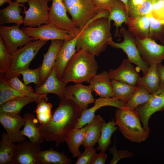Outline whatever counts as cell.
Segmentation results:
<instances>
[{
	"label": "cell",
	"mask_w": 164,
	"mask_h": 164,
	"mask_svg": "<svg viewBox=\"0 0 164 164\" xmlns=\"http://www.w3.org/2000/svg\"><path fill=\"white\" fill-rule=\"evenodd\" d=\"M83 110L80 109L70 99L64 97L60 99L58 107L52 113L47 123L36 126L47 141H54L57 147L65 142L69 132L76 128Z\"/></svg>",
	"instance_id": "cell-1"
},
{
	"label": "cell",
	"mask_w": 164,
	"mask_h": 164,
	"mask_svg": "<svg viewBox=\"0 0 164 164\" xmlns=\"http://www.w3.org/2000/svg\"><path fill=\"white\" fill-rule=\"evenodd\" d=\"M109 12H98L82 29H79L76 43L77 51L84 50L94 56H99L106 49L112 40Z\"/></svg>",
	"instance_id": "cell-2"
},
{
	"label": "cell",
	"mask_w": 164,
	"mask_h": 164,
	"mask_svg": "<svg viewBox=\"0 0 164 164\" xmlns=\"http://www.w3.org/2000/svg\"><path fill=\"white\" fill-rule=\"evenodd\" d=\"M98 68L94 56L81 50L77 51L69 61L61 80L66 84L71 82L90 83L96 74Z\"/></svg>",
	"instance_id": "cell-3"
},
{
	"label": "cell",
	"mask_w": 164,
	"mask_h": 164,
	"mask_svg": "<svg viewBox=\"0 0 164 164\" xmlns=\"http://www.w3.org/2000/svg\"><path fill=\"white\" fill-rule=\"evenodd\" d=\"M116 122L123 135L130 141L140 143L149 134L142 127L139 116L135 110L123 107L115 112Z\"/></svg>",
	"instance_id": "cell-4"
},
{
	"label": "cell",
	"mask_w": 164,
	"mask_h": 164,
	"mask_svg": "<svg viewBox=\"0 0 164 164\" xmlns=\"http://www.w3.org/2000/svg\"><path fill=\"white\" fill-rule=\"evenodd\" d=\"M47 41L40 39L31 41L12 54V65L3 75L4 78L6 80L15 76L19 77L18 73L29 68L30 63L39 50Z\"/></svg>",
	"instance_id": "cell-5"
},
{
	"label": "cell",
	"mask_w": 164,
	"mask_h": 164,
	"mask_svg": "<svg viewBox=\"0 0 164 164\" xmlns=\"http://www.w3.org/2000/svg\"><path fill=\"white\" fill-rule=\"evenodd\" d=\"M67 12L78 29H83L98 12L91 0H62Z\"/></svg>",
	"instance_id": "cell-6"
},
{
	"label": "cell",
	"mask_w": 164,
	"mask_h": 164,
	"mask_svg": "<svg viewBox=\"0 0 164 164\" xmlns=\"http://www.w3.org/2000/svg\"><path fill=\"white\" fill-rule=\"evenodd\" d=\"M120 33L124 37L123 40L120 43H116L111 40L109 45L113 48L121 49L131 63L136 65L142 71L143 75L148 71L149 66L142 58L135 40L134 36L124 27H121Z\"/></svg>",
	"instance_id": "cell-7"
},
{
	"label": "cell",
	"mask_w": 164,
	"mask_h": 164,
	"mask_svg": "<svg viewBox=\"0 0 164 164\" xmlns=\"http://www.w3.org/2000/svg\"><path fill=\"white\" fill-rule=\"evenodd\" d=\"M67 12L62 0H52L49 11V23L67 31L74 38L78 35L79 29L68 17Z\"/></svg>",
	"instance_id": "cell-8"
},
{
	"label": "cell",
	"mask_w": 164,
	"mask_h": 164,
	"mask_svg": "<svg viewBox=\"0 0 164 164\" xmlns=\"http://www.w3.org/2000/svg\"><path fill=\"white\" fill-rule=\"evenodd\" d=\"M51 0H31L28 2L29 8H23V13L24 26L31 27L39 26L49 23L48 13L49 8L48 2Z\"/></svg>",
	"instance_id": "cell-9"
},
{
	"label": "cell",
	"mask_w": 164,
	"mask_h": 164,
	"mask_svg": "<svg viewBox=\"0 0 164 164\" xmlns=\"http://www.w3.org/2000/svg\"><path fill=\"white\" fill-rule=\"evenodd\" d=\"M20 25L12 26H1L0 34L8 51L12 54L18 49L31 41H35L32 37L27 36L19 28Z\"/></svg>",
	"instance_id": "cell-10"
},
{
	"label": "cell",
	"mask_w": 164,
	"mask_h": 164,
	"mask_svg": "<svg viewBox=\"0 0 164 164\" xmlns=\"http://www.w3.org/2000/svg\"><path fill=\"white\" fill-rule=\"evenodd\" d=\"M21 29L26 35L33 38L35 40L59 39L64 41L70 40L74 38L67 31L49 23L37 27L26 26Z\"/></svg>",
	"instance_id": "cell-11"
},
{
	"label": "cell",
	"mask_w": 164,
	"mask_h": 164,
	"mask_svg": "<svg viewBox=\"0 0 164 164\" xmlns=\"http://www.w3.org/2000/svg\"><path fill=\"white\" fill-rule=\"evenodd\" d=\"M135 38L142 58L149 66L161 63L164 60V46L158 44L149 38Z\"/></svg>",
	"instance_id": "cell-12"
},
{
	"label": "cell",
	"mask_w": 164,
	"mask_h": 164,
	"mask_svg": "<svg viewBox=\"0 0 164 164\" xmlns=\"http://www.w3.org/2000/svg\"><path fill=\"white\" fill-rule=\"evenodd\" d=\"M164 110V87L161 86L160 90L152 94L149 101L135 110L139 116L143 127L148 134H149L150 131L148 126L149 118L155 113Z\"/></svg>",
	"instance_id": "cell-13"
},
{
	"label": "cell",
	"mask_w": 164,
	"mask_h": 164,
	"mask_svg": "<svg viewBox=\"0 0 164 164\" xmlns=\"http://www.w3.org/2000/svg\"><path fill=\"white\" fill-rule=\"evenodd\" d=\"M40 145L24 140L16 145L13 164H41L38 156Z\"/></svg>",
	"instance_id": "cell-14"
},
{
	"label": "cell",
	"mask_w": 164,
	"mask_h": 164,
	"mask_svg": "<svg viewBox=\"0 0 164 164\" xmlns=\"http://www.w3.org/2000/svg\"><path fill=\"white\" fill-rule=\"evenodd\" d=\"M92 92L89 86L78 83L66 87L64 95L72 100L80 109L84 110L87 108L89 104L95 102Z\"/></svg>",
	"instance_id": "cell-15"
},
{
	"label": "cell",
	"mask_w": 164,
	"mask_h": 164,
	"mask_svg": "<svg viewBox=\"0 0 164 164\" xmlns=\"http://www.w3.org/2000/svg\"><path fill=\"white\" fill-rule=\"evenodd\" d=\"M26 119L20 114L0 113V123L13 142L20 143L25 140L20 133V129L24 126Z\"/></svg>",
	"instance_id": "cell-16"
},
{
	"label": "cell",
	"mask_w": 164,
	"mask_h": 164,
	"mask_svg": "<svg viewBox=\"0 0 164 164\" xmlns=\"http://www.w3.org/2000/svg\"><path fill=\"white\" fill-rule=\"evenodd\" d=\"M77 36L71 40L63 41L58 50L54 67L60 80H61L68 63L77 52L76 43Z\"/></svg>",
	"instance_id": "cell-17"
},
{
	"label": "cell",
	"mask_w": 164,
	"mask_h": 164,
	"mask_svg": "<svg viewBox=\"0 0 164 164\" xmlns=\"http://www.w3.org/2000/svg\"><path fill=\"white\" fill-rule=\"evenodd\" d=\"M126 103L114 97H100L95 99L94 105L93 107L83 111L76 128H81L87 124L94 118L96 111L101 107L105 106H111L121 109L125 106Z\"/></svg>",
	"instance_id": "cell-18"
},
{
	"label": "cell",
	"mask_w": 164,
	"mask_h": 164,
	"mask_svg": "<svg viewBox=\"0 0 164 164\" xmlns=\"http://www.w3.org/2000/svg\"><path fill=\"white\" fill-rule=\"evenodd\" d=\"M108 73L111 80H115L134 85H138L141 77L128 59H124L117 68L110 69Z\"/></svg>",
	"instance_id": "cell-19"
},
{
	"label": "cell",
	"mask_w": 164,
	"mask_h": 164,
	"mask_svg": "<svg viewBox=\"0 0 164 164\" xmlns=\"http://www.w3.org/2000/svg\"><path fill=\"white\" fill-rule=\"evenodd\" d=\"M66 84L58 78L53 66L46 81L40 86L35 87V92L39 95L53 93L56 95L60 99L64 97V92Z\"/></svg>",
	"instance_id": "cell-20"
},
{
	"label": "cell",
	"mask_w": 164,
	"mask_h": 164,
	"mask_svg": "<svg viewBox=\"0 0 164 164\" xmlns=\"http://www.w3.org/2000/svg\"><path fill=\"white\" fill-rule=\"evenodd\" d=\"M63 40L59 39L51 40L46 53L43 54V58L41 65L39 78L43 84L50 74L55 62L60 48Z\"/></svg>",
	"instance_id": "cell-21"
},
{
	"label": "cell",
	"mask_w": 164,
	"mask_h": 164,
	"mask_svg": "<svg viewBox=\"0 0 164 164\" xmlns=\"http://www.w3.org/2000/svg\"><path fill=\"white\" fill-rule=\"evenodd\" d=\"M105 123L99 115H95L87 124L82 144L85 149L94 148L100 137L102 126Z\"/></svg>",
	"instance_id": "cell-22"
},
{
	"label": "cell",
	"mask_w": 164,
	"mask_h": 164,
	"mask_svg": "<svg viewBox=\"0 0 164 164\" xmlns=\"http://www.w3.org/2000/svg\"><path fill=\"white\" fill-rule=\"evenodd\" d=\"M88 86L92 91H94L100 97H114L111 81L106 71L95 75Z\"/></svg>",
	"instance_id": "cell-23"
},
{
	"label": "cell",
	"mask_w": 164,
	"mask_h": 164,
	"mask_svg": "<svg viewBox=\"0 0 164 164\" xmlns=\"http://www.w3.org/2000/svg\"><path fill=\"white\" fill-rule=\"evenodd\" d=\"M128 30L135 37L143 39L149 37L150 20L148 14L134 17L128 16L125 23Z\"/></svg>",
	"instance_id": "cell-24"
},
{
	"label": "cell",
	"mask_w": 164,
	"mask_h": 164,
	"mask_svg": "<svg viewBox=\"0 0 164 164\" xmlns=\"http://www.w3.org/2000/svg\"><path fill=\"white\" fill-rule=\"evenodd\" d=\"M6 7L0 10V24L1 25L10 23H15L20 25L23 24L24 19L20 14L22 9L26 7L23 4L16 1L9 3Z\"/></svg>",
	"instance_id": "cell-25"
},
{
	"label": "cell",
	"mask_w": 164,
	"mask_h": 164,
	"mask_svg": "<svg viewBox=\"0 0 164 164\" xmlns=\"http://www.w3.org/2000/svg\"><path fill=\"white\" fill-rule=\"evenodd\" d=\"M23 118L26 122L23 129L20 131L21 134L28 137L30 142L40 145L44 138L36 126L39 122L37 119L33 114L28 113L24 115Z\"/></svg>",
	"instance_id": "cell-26"
},
{
	"label": "cell",
	"mask_w": 164,
	"mask_h": 164,
	"mask_svg": "<svg viewBox=\"0 0 164 164\" xmlns=\"http://www.w3.org/2000/svg\"><path fill=\"white\" fill-rule=\"evenodd\" d=\"M109 12V21L111 23V20H113V25L116 27L114 36L115 37L119 36L120 33L118 28L119 27H121V25L123 22H126L128 17L126 7L120 0H114Z\"/></svg>",
	"instance_id": "cell-27"
},
{
	"label": "cell",
	"mask_w": 164,
	"mask_h": 164,
	"mask_svg": "<svg viewBox=\"0 0 164 164\" xmlns=\"http://www.w3.org/2000/svg\"><path fill=\"white\" fill-rule=\"evenodd\" d=\"M156 65L150 64L147 73L140 77L138 83V85L143 87L152 94L159 91L161 87Z\"/></svg>",
	"instance_id": "cell-28"
},
{
	"label": "cell",
	"mask_w": 164,
	"mask_h": 164,
	"mask_svg": "<svg viewBox=\"0 0 164 164\" xmlns=\"http://www.w3.org/2000/svg\"><path fill=\"white\" fill-rule=\"evenodd\" d=\"M86 127V125L80 128H74L69 132L66 137L65 141L73 158L81 154L79 148L82 144Z\"/></svg>",
	"instance_id": "cell-29"
},
{
	"label": "cell",
	"mask_w": 164,
	"mask_h": 164,
	"mask_svg": "<svg viewBox=\"0 0 164 164\" xmlns=\"http://www.w3.org/2000/svg\"><path fill=\"white\" fill-rule=\"evenodd\" d=\"M16 147L7 133L3 132L0 141V164H13Z\"/></svg>",
	"instance_id": "cell-30"
},
{
	"label": "cell",
	"mask_w": 164,
	"mask_h": 164,
	"mask_svg": "<svg viewBox=\"0 0 164 164\" xmlns=\"http://www.w3.org/2000/svg\"><path fill=\"white\" fill-rule=\"evenodd\" d=\"M38 156L41 164H69L72 160L68 158L63 152H59L52 148L40 151Z\"/></svg>",
	"instance_id": "cell-31"
},
{
	"label": "cell",
	"mask_w": 164,
	"mask_h": 164,
	"mask_svg": "<svg viewBox=\"0 0 164 164\" xmlns=\"http://www.w3.org/2000/svg\"><path fill=\"white\" fill-rule=\"evenodd\" d=\"M114 97L127 103L137 90L138 85H132L115 80H111Z\"/></svg>",
	"instance_id": "cell-32"
},
{
	"label": "cell",
	"mask_w": 164,
	"mask_h": 164,
	"mask_svg": "<svg viewBox=\"0 0 164 164\" xmlns=\"http://www.w3.org/2000/svg\"><path fill=\"white\" fill-rule=\"evenodd\" d=\"M35 102L27 96L16 97L0 105V113L20 114L21 109L28 104Z\"/></svg>",
	"instance_id": "cell-33"
},
{
	"label": "cell",
	"mask_w": 164,
	"mask_h": 164,
	"mask_svg": "<svg viewBox=\"0 0 164 164\" xmlns=\"http://www.w3.org/2000/svg\"><path fill=\"white\" fill-rule=\"evenodd\" d=\"M18 77V76H15L5 80L11 87L33 99L37 104L43 99L47 97V94L42 95L36 94L30 85H25L19 80Z\"/></svg>",
	"instance_id": "cell-34"
},
{
	"label": "cell",
	"mask_w": 164,
	"mask_h": 164,
	"mask_svg": "<svg viewBox=\"0 0 164 164\" xmlns=\"http://www.w3.org/2000/svg\"><path fill=\"white\" fill-rule=\"evenodd\" d=\"M116 123L114 119L103 125L101 135L97 141L98 145L97 149L100 150L101 152H105L111 142V138L112 134L117 129L118 127L116 126Z\"/></svg>",
	"instance_id": "cell-35"
},
{
	"label": "cell",
	"mask_w": 164,
	"mask_h": 164,
	"mask_svg": "<svg viewBox=\"0 0 164 164\" xmlns=\"http://www.w3.org/2000/svg\"><path fill=\"white\" fill-rule=\"evenodd\" d=\"M152 94L142 86L138 85V88L133 96L127 102L125 107L135 110L140 106L149 101Z\"/></svg>",
	"instance_id": "cell-36"
},
{
	"label": "cell",
	"mask_w": 164,
	"mask_h": 164,
	"mask_svg": "<svg viewBox=\"0 0 164 164\" xmlns=\"http://www.w3.org/2000/svg\"><path fill=\"white\" fill-rule=\"evenodd\" d=\"M48 98L42 100L38 103L35 111L36 114V118L39 124L45 125L51 119L52 114L51 110L52 105L47 101Z\"/></svg>",
	"instance_id": "cell-37"
},
{
	"label": "cell",
	"mask_w": 164,
	"mask_h": 164,
	"mask_svg": "<svg viewBox=\"0 0 164 164\" xmlns=\"http://www.w3.org/2000/svg\"><path fill=\"white\" fill-rule=\"evenodd\" d=\"M150 20L149 37L155 41L159 40L161 44L164 43V24L155 19L151 13L148 14Z\"/></svg>",
	"instance_id": "cell-38"
},
{
	"label": "cell",
	"mask_w": 164,
	"mask_h": 164,
	"mask_svg": "<svg viewBox=\"0 0 164 164\" xmlns=\"http://www.w3.org/2000/svg\"><path fill=\"white\" fill-rule=\"evenodd\" d=\"M12 60V54L8 51L0 36V75H3L9 70Z\"/></svg>",
	"instance_id": "cell-39"
},
{
	"label": "cell",
	"mask_w": 164,
	"mask_h": 164,
	"mask_svg": "<svg viewBox=\"0 0 164 164\" xmlns=\"http://www.w3.org/2000/svg\"><path fill=\"white\" fill-rule=\"evenodd\" d=\"M0 83L3 87L2 97L0 99V105L5 102L13 98L26 96L24 94L16 90L11 87L4 78L3 75H0Z\"/></svg>",
	"instance_id": "cell-40"
},
{
	"label": "cell",
	"mask_w": 164,
	"mask_h": 164,
	"mask_svg": "<svg viewBox=\"0 0 164 164\" xmlns=\"http://www.w3.org/2000/svg\"><path fill=\"white\" fill-rule=\"evenodd\" d=\"M41 66L37 68L32 69L29 68L18 73L19 76L22 75L23 83L27 85L30 83H34L37 87H39L42 84L39 78Z\"/></svg>",
	"instance_id": "cell-41"
},
{
	"label": "cell",
	"mask_w": 164,
	"mask_h": 164,
	"mask_svg": "<svg viewBox=\"0 0 164 164\" xmlns=\"http://www.w3.org/2000/svg\"><path fill=\"white\" fill-rule=\"evenodd\" d=\"M153 3V0H145L139 5L128 11V16H142L151 13Z\"/></svg>",
	"instance_id": "cell-42"
},
{
	"label": "cell",
	"mask_w": 164,
	"mask_h": 164,
	"mask_svg": "<svg viewBox=\"0 0 164 164\" xmlns=\"http://www.w3.org/2000/svg\"><path fill=\"white\" fill-rule=\"evenodd\" d=\"M115 141L113 146L107 150L113 154V157L111 160L109 164H115L121 159L128 158L134 156V154L127 150H117L115 147Z\"/></svg>",
	"instance_id": "cell-43"
},
{
	"label": "cell",
	"mask_w": 164,
	"mask_h": 164,
	"mask_svg": "<svg viewBox=\"0 0 164 164\" xmlns=\"http://www.w3.org/2000/svg\"><path fill=\"white\" fill-rule=\"evenodd\" d=\"M151 14L154 18L161 22L164 20V1L153 0Z\"/></svg>",
	"instance_id": "cell-44"
},
{
	"label": "cell",
	"mask_w": 164,
	"mask_h": 164,
	"mask_svg": "<svg viewBox=\"0 0 164 164\" xmlns=\"http://www.w3.org/2000/svg\"><path fill=\"white\" fill-rule=\"evenodd\" d=\"M95 153L96 149L94 148L85 149L84 152L78 156L75 164H90Z\"/></svg>",
	"instance_id": "cell-45"
},
{
	"label": "cell",
	"mask_w": 164,
	"mask_h": 164,
	"mask_svg": "<svg viewBox=\"0 0 164 164\" xmlns=\"http://www.w3.org/2000/svg\"><path fill=\"white\" fill-rule=\"evenodd\" d=\"M96 9L98 12L109 11L114 0H91Z\"/></svg>",
	"instance_id": "cell-46"
},
{
	"label": "cell",
	"mask_w": 164,
	"mask_h": 164,
	"mask_svg": "<svg viewBox=\"0 0 164 164\" xmlns=\"http://www.w3.org/2000/svg\"><path fill=\"white\" fill-rule=\"evenodd\" d=\"M107 155L105 152H101L95 154L90 164H104L107 159Z\"/></svg>",
	"instance_id": "cell-47"
},
{
	"label": "cell",
	"mask_w": 164,
	"mask_h": 164,
	"mask_svg": "<svg viewBox=\"0 0 164 164\" xmlns=\"http://www.w3.org/2000/svg\"><path fill=\"white\" fill-rule=\"evenodd\" d=\"M156 67L160 79L161 86L164 87V66L160 63L156 65Z\"/></svg>",
	"instance_id": "cell-48"
},
{
	"label": "cell",
	"mask_w": 164,
	"mask_h": 164,
	"mask_svg": "<svg viewBox=\"0 0 164 164\" xmlns=\"http://www.w3.org/2000/svg\"><path fill=\"white\" fill-rule=\"evenodd\" d=\"M145 0H129L128 7V11L140 5Z\"/></svg>",
	"instance_id": "cell-49"
},
{
	"label": "cell",
	"mask_w": 164,
	"mask_h": 164,
	"mask_svg": "<svg viewBox=\"0 0 164 164\" xmlns=\"http://www.w3.org/2000/svg\"><path fill=\"white\" fill-rule=\"evenodd\" d=\"M12 0H0V6H2L5 3H9Z\"/></svg>",
	"instance_id": "cell-50"
},
{
	"label": "cell",
	"mask_w": 164,
	"mask_h": 164,
	"mask_svg": "<svg viewBox=\"0 0 164 164\" xmlns=\"http://www.w3.org/2000/svg\"><path fill=\"white\" fill-rule=\"evenodd\" d=\"M121 1V2H122L125 5L127 12H128V2L129 0H120Z\"/></svg>",
	"instance_id": "cell-51"
},
{
	"label": "cell",
	"mask_w": 164,
	"mask_h": 164,
	"mask_svg": "<svg viewBox=\"0 0 164 164\" xmlns=\"http://www.w3.org/2000/svg\"><path fill=\"white\" fill-rule=\"evenodd\" d=\"M31 0H16V2L20 3L23 4L25 3H28Z\"/></svg>",
	"instance_id": "cell-52"
},
{
	"label": "cell",
	"mask_w": 164,
	"mask_h": 164,
	"mask_svg": "<svg viewBox=\"0 0 164 164\" xmlns=\"http://www.w3.org/2000/svg\"><path fill=\"white\" fill-rule=\"evenodd\" d=\"M162 22L164 24V20Z\"/></svg>",
	"instance_id": "cell-53"
},
{
	"label": "cell",
	"mask_w": 164,
	"mask_h": 164,
	"mask_svg": "<svg viewBox=\"0 0 164 164\" xmlns=\"http://www.w3.org/2000/svg\"><path fill=\"white\" fill-rule=\"evenodd\" d=\"M160 0V1H164V0Z\"/></svg>",
	"instance_id": "cell-54"
}]
</instances>
